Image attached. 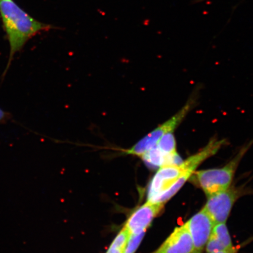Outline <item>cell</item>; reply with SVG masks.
I'll use <instances>...</instances> for the list:
<instances>
[{
  "label": "cell",
  "mask_w": 253,
  "mask_h": 253,
  "mask_svg": "<svg viewBox=\"0 0 253 253\" xmlns=\"http://www.w3.org/2000/svg\"><path fill=\"white\" fill-rule=\"evenodd\" d=\"M0 17L9 44V55L3 77H5L14 56L32 38L41 31L56 28L31 17L12 0H0Z\"/></svg>",
  "instance_id": "1"
},
{
  "label": "cell",
  "mask_w": 253,
  "mask_h": 253,
  "mask_svg": "<svg viewBox=\"0 0 253 253\" xmlns=\"http://www.w3.org/2000/svg\"><path fill=\"white\" fill-rule=\"evenodd\" d=\"M253 144V140L243 147L233 159L221 169L198 170L194 173L195 182L207 197L229 188L240 160Z\"/></svg>",
  "instance_id": "2"
},
{
  "label": "cell",
  "mask_w": 253,
  "mask_h": 253,
  "mask_svg": "<svg viewBox=\"0 0 253 253\" xmlns=\"http://www.w3.org/2000/svg\"><path fill=\"white\" fill-rule=\"evenodd\" d=\"M196 103V98L192 97L188 100L184 106L176 113L171 118L160 125L149 134L145 136L134 146L125 150L126 154L141 157L142 155L156 146L158 141L164 135L170 132H173L181 124L182 120L193 108Z\"/></svg>",
  "instance_id": "3"
},
{
  "label": "cell",
  "mask_w": 253,
  "mask_h": 253,
  "mask_svg": "<svg viewBox=\"0 0 253 253\" xmlns=\"http://www.w3.org/2000/svg\"><path fill=\"white\" fill-rule=\"evenodd\" d=\"M195 172L185 160L179 165L160 167L151 180L148 191L147 201L156 203L158 199L172 187L182 176L189 179Z\"/></svg>",
  "instance_id": "4"
},
{
  "label": "cell",
  "mask_w": 253,
  "mask_h": 253,
  "mask_svg": "<svg viewBox=\"0 0 253 253\" xmlns=\"http://www.w3.org/2000/svg\"><path fill=\"white\" fill-rule=\"evenodd\" d=\"M239 198V192L235 188L208 197V201L204 208L210 214L215 224L226 223L234 204Z\"/></svg>",
  "instance_id": "5"
},
{
  "label": "cell",
  "mask_w": 253,
  "mask_h": 253,
  "mask_svg": "<svg viewBox=\"0 0 253 253\" xmlns=\"http://www.w3.org/2000/svg\"><path fill=\"white\" fill-rule=\"evenodd\" d=\"M195 248L199 253L203 251L215 225L210 214L204 208L187 222Z\"/></svg>",
  "instance_id": "6"
},
{
  "label": "cell",
  "mask_w": 253,
  "mask_h": 253,
  "mask_svg": "<svg viewBox=\"0 0 253 253\" xmlns=\"http://www.w3.org/2000/svg\"><path fill=\"white\" fill-rule=\"evenodd\" d=\"M164 207L163 203L147 201L132 214L126 221L125 228L129 235L145 232L154 218L162 211Z\"/></svg>",
  "instance_id": "7"
},
{
  "label": "cell",
  "mask_w": 253,
  "mask_h": 253,
  "mask_svg": "<svg viewBox=\"0 0 253 253\" xmlns=\"http://www.w3.org/2000/svg\"><path fill=\"white\" fill-rule=\"evenodd\" d=\"M152 253H199L195 249L187 223L176 227L163 244Z\"/></svg>",
  "instance_id": "8"
},
{
  "label": "cell",
  "mask_w": 253,
  "mask_h": 253,
  "mask_svg": "<svg viewBox=\"0 0 253 253\" xmlns=\"http://www.w3.org/2000/svg\"><path fill=\"white\" fill-rule=\"evenodd\" d=\"M140 157L151 168L165 166L167 158L156 146L142 155Z\"/></svg>",
  "instance_id": "9"
},
{
  "label": "cell",
  "mask_w": 253,
  "mask_h": 253,
  "mask_svg": "<svg viewBox=\"0 0 253 253\" xmlns=\"http://www.w3.org/2000/svg\"><path fill=\"white\" fill-rule=\"evenodd\" d=\"M170 132L160 138L156 147L167 157L178 154L176 151V141L173 134Z\"/></svg>",
  "instance_id": "10"
},
{
  "label": "cell",
  "mask_w": 253,
  "mask_h": 253,
  "mask_svg": "<svg viewBox=\"0 0 253 253\" xmlns=\"http://www.w3.org/2000/svg\"><path fill=\"white\" fill-rule=\"evenodd\" d=\"M211 235L219 240L224 249H228L233 248L232 240H231L226 223L215 224Z\"/></svg>",
  "instance_id": "11"
},
{
  "label": "cell",
  "mask_w": 253,
  "mask_h": 253,
  "mask_svg": "<svg viewBox=\"0 0 253 253\" xmlns=\"http://www.w3.org/2000/svg\"><path fill=\"white\" fill-rule=\"evenodd\" d=\"M129 234L125 227L116 236L106 253H124Z\"/></svg>",
  "instance_id": "12"
},
{
  "label": "cell",
  "mask_w": 253,
  "mask_h": 253,
  "mask_svg": "<svg viewBox=\"0 0 253 253\" xmlns=\"http://www.w3.org/2000/svg\"><path fill=\"white\" fill-rule=\"evenodd\" d=\"M144 235L145 232L137 234V235H136V234L129 235L124 253H135L138 246H140Z\"/></svg>",
  "instance_id": "13"
},
{
  "label": "cell",
  "mask_w": 253,
  "mask_h": 253,
  "mask_svg": "<svg viewBox=\"0 0 253 253\" xmlns=\"http://www.w3.org/2000/svg\"><path fill=\"white\" fill-rule=\"evenodd\" d=\"M10 113L5 112L4 110L0 108V123L5 124L11 119Z\"/></svg>",
  "instance_id": "14"
},
{
  "label": "cell",
  "mask_w": 253,
  "mask_h": 253,
  "mask_svg": "<svg viewBox=\"0 0 253 253\" xmlns=\"http://www.w3.org/2000/svg\"><path fill=\"white\" fill-rule=\"evenodd\" d=\"M237 251L238 249L235 248V247H233V248L223 250V251H218L216 252H213L211 253H237Z\"/></svg>",
  "instance_id": "15"
},
{
  "label": "cell",
  "mask_w": 253,
  "mask_h": 253,
  "mask_svg": "<svg viewBox=\"0 0 253 253\" xmlns=\"http://www.w3.org/2000/svg\"><path fill=\"white\" fill-rule=\"evenodd\" d=\"M207 1V0H195V2L196 3H197V2H202V1Z\"/></svg>",
  "instance_id": "16"
}]
</instances>
